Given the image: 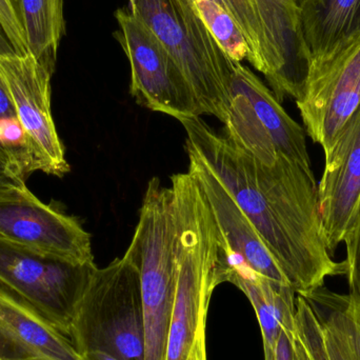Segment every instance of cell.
I'll use <instances>...</instances> for the list:
<instances>
[{"mask_svg": "<svg viewBox=\"0 0 360 360\" xmlns=\"http://www.w3.org/2000/svg\"><path fill=\"white\" fill-rule=\"evenodd\" d=\"M179 122L186 147L207 162L233 195L296 294L347 274L346 262H334L326 247L314 175L283 154L271 166L260 164L200 117Z\"/></svg>", "mask_w": 360, "mask_h": 360, "instance_id": "6da1fadb", "label": "cell"}, {"mask_svg": "<svg viewBox=\"0 0 360 360\" xmlns=\"http://www.w3.org/2000/svg\"><path fill=\"white\" fill-rule=\"evenodd\" d=\"M171 179L177 222L179 277L166 360H207V309L219 285V230L192 173H179Z\"/></svg>", "mask_w": 360, "mask_h": 360, "instance_id": "7a4b0ae2", "label": "cell"}, {"mask_svg": "<svg viewBox=\"0 0 360 360\" xmlns=\"http://www.w3.org/2000/svg\"><path fill=\"white\" fill-rule=\"evenodd\" d=\"M70 340L78 354L103 352L120 360H145L141 245L97 268L72 321Z\"/></svg>", "mask_w": 360, "mask_h": 360, "instance_id": "3957f363", "label": "cell"}, {"mask_svg": "<svg viewBox=\"0 0 360 360\" xmlns=\"http://www.w3.org/2000/svg\"><path fill=\"white\" fill-rule=\"evenodd\" d=\"M130 12L166 46L190 84L202 115L222 124L230 110L235 63L220 48L191 0H128Z\"/></svg>", "mask_w": 360, "mask_h": 360, "instance_id": "277c9868", "label": "cell"}, {"mask_svg": "<svg viewBox=\"0 0 360 360\" xmlns=\"http://www.w3.org/2000/svg\"><path fill=\"white\" fill-rule=\"evenodd\" d=\"M134 234L141 245L145 360H166L179 277L177 222L172 190L158 177L148 184Z\"/></svg>", "mask_w": 360, "mask_h": 360, "instance_id": "5b68a950", "label": "cell"}, {"mask_svg": "<svg viewBox=\"0 0 360 360\" xmlns=\"http://www.w3.org/2000/svg\"><path fill=\"white\" fill-rule=\"evenodd\" d=\"M97 270L0 237V287L69 338L78 306Z\"/></svg>", "mask_w": 360, "mask_h": 360, "instance_id": "8992f818", "label": "cell"}, {"mask_svg": "<svg viewBox=\"0 0 360 360\" xmlns=\"http://www.w3.org/2000/svg\"><path fill=\"white\" fill-rule=\"evenodd\" d=\"M224 136L243 153L271 166L279 153L314 175L306 131L295 122L249 68L235 63Z\"/></svg>", "mask_w": 360, "mask_h": 360, "instance_id": "52a82bcc", "label": "cell"}, {"mask_svg": "<svg viewBox=\"0 0 360 360\" xmlns=\"http://www.w3.org/2000/svg\"><path fill=\"white\" fill-rule=\"evenodd\" d=\"M115 17V37L130 63V91L136 103L179 122L200 117L194 92L166 46L129 11L118 8Z\"/></svg>", "mask_w": 360, "mask_h": 360, "instance_id": "ba28073f", "label": "cell"}, {"mask_svg": "<svg viewBox=\"0 0 360 360\" xmlns=\"http://www.w3.org/2000/svg\"><path fill=\"white\" fill-rule=\"evenodd\" d=\"M53 74L30 53L0 54V79L27 135L31 173L61 179L71 168L53 118Z\"/></svg>", "mask_w": 360, "mask_h": 360, "instance_id": "9c48e42d", "label": "cell"}, {"mask_svg": "<svg viewBox=\"0 0 360 360\" xmlns=\"http://www.w3.org/2000/svg\"><path fill=\"white\" fill-rule=\"evenodd\" d=\"M0 237L76 262H94L91 234L75 216L25 186L0 188Z\"/></svg>", "mask_w": 360, "mask_h": 360, "instance_id": "30bf717a", "label": "cell"}, {"mask_svg": "<svg viewBox=\"0 0 360 360\" xmlns=\"http://www.w3.org/2000/svg\"><path fill=\"white\" fill-rule=\"evenodd\" d=\"M266 44L264 75L279 103L304 96L309 58L300 25L302 0H253Z\"/></svg>", "mask_w": 360, "mask_h": 360, "instance_id": "8fae6325", "label": "cell"}, {"mask_svg": "<svg viewBox=\"0 0 360 360\" xmlns=\"http://www.w3.org/2000/svg\"><path fill=\"white\" fill-rule=\"evenodd\" d=\"M326 164L319 186V209L323 239L333 256L360 200V108L344 127Z\"/></svg>", "mask_w": 360, "mask_h": 360, "instance_id": "7c38bea8", "label": "cell"}, {"mask_svg": "<svg viewBox=\"0 0 360 360\" xmlns=\"http://www.w3.org/2000/svg\"><path fill=\"white\" fill-rule=\"evenodd\" d=\"M296 105L307 134L328 155L360 108V46L338 67L308 82Z\"/></svg>", "mask_w": 360, "mask_h": 360, "instance_id": "4fadbf2b", "label": "cell"}, {"mask_svg": "<svg viewBox=\"0 0 360 360\" xmlns=\"http://www.w3.org/2000/svg\"><path fill=\"white\" fill-rule=\"evenodd\" d=\"M300 25L309 58L308 84L360 46V0H304Z\"/></svg>", "mask_w": 360, "mask_h": 360, "instance_id": "5bb4252c", "label": "cell"}, {"mask_svg": "<svg viewBox=\"0 0 360 360\" xmlns=\"http://www.w3.org/2000/svg\"><path fill=\"white\" fill-rule=\"evenodd\" d=\"M186 151L190 160L188 172L192 173L203 191L222 241L255 272L276 283L291 285L255 226L219 177L196 151L188 147Z\"/></svg>", "mask_w": 360, "mask_h": 360, "instance_id": "9a60e30c", "label": "cell"}, {"mask_svg": "<svg viewBox=\"0 0 360 360\" xmlns=\"http://www.w3.org/2000/svg\"><path fill=\"white\" fill-rule=\"evenodd\" d=\"M218 283L236 285L249 298L259 321L264 350L274 352L281 330L294 334L296 292L255 272L243 257L219 238Z\"/></svg>", "mask_w": 360, "mask_h": 360, "instance_id": "2e32d148", "label": "cell"}, {"mask_svg": "<svg viewBox=\"0 0 360 360\" xmlns=\"http://www.w3.org/2000/svg\"><path fill=\"white\" fill-rule=\"evenodd\" d=\"M0 359L82 360L70 338L1 287Z\"/></svg>", "mask_w": 360, "mask_h": 360, "instance_id": "e0dca14e", "label": "cell"}, {"mask_svg": "<svg viewBox=\"0 0 360 360\" xmlns=\"http://www.w3.org/2000/svg\"><path fill=\"white\" fill-rule=\"evenodd\" d=\"M302 296L312 302L319 313L328 360H360L350 296L333 293L323 285Z\"/></svg>", "mask_w": 360, "mask_h": 360, "instance_id": "ac0fdd59", "label": "cell"}, {"mask_svg": "<svg viewBox=\"0 0 360 360\" xmlns=\"http://www.w3.org/2000/svg\"><path fill=\"white\" fill-rule=\"evenodd\" d=\"M65 0H19L27 53L55 71L65 34Z\"/></svg>", "mask_w": 360, "mask_h": 360, "instance_id": "d6986e66", "label": "cell"}, {"mask_svg": "<svg viewBox=\"0 0 360 360\" xmlns=\"http://www.w3.org/2000/svg\"><path fill=\"white\" fill-rule=\"evenodd\" d=\"M192 4L197 15L229 58L234 63L249 60V44L226 6L214 0H192Z\"/></svg>", "mask_w": 360, "mask_h": 360, "instance_id": "ffe728a7", "label": "cell"}, {"mask_svg": "<svg viewBox=\"0 0 360 360\" xmlns=\"http://www.w3.org/2000/svg\"><path fill=\"white\" fill-rule=\"evenodd\" d=\"M224 2L249 44L251 50L249 63L264 74L266 63V38L253 0H224Z\"/></svg>", "mask_w": 360, "mask_h": 360, "instance_id": "44dd1931", "label": "cell"}, {"mask_svg": "<svg viewBox=\"0 0 360 360\" xmlns=\"http://www.w3.org/2000/svg\"><path fill=\"white\" fill-rule=\"evenodd\" d=\"M344 243L347 247V276L350 297L360 300V200L347 229Z\"/></svg>", "mask_w": 360, "mask_h": 360, "instance_id": "7402d4cb", "label": "cell"}, {"mask_svg": "<svg viewBox=\"0 0 360 360\" xmlns=\"http://www.w3.org/2000/svg\"><path fill=\"white\" fill-rule=\"evenodd\" d=\"M0 27L17 54L27 53L22 20L11 0H0Z\"/></svg>", "mask_w": 360, "mask_h": 360, "instance_id": "603a6c76", "label": "cell"}, {"mask_svg": "<svg viewBox=\"0 0 360 360\" xmlns=\"http://www.w3.org/2000/svg\"><path fill=\"white\" fill-rule=\"evenodd\" d=\"M27 179L16 160L4 148L0 147V188L25 186Z\"/></svg>", "mask_w": 360, "mask_h": 360, "instance_id": "cb8c5ba5", "label": "cell"}, {"mask_svg": "<svg viewBox=\"0 0 360 360\" xmlns=\"http://www.w3.org/2000/svg\"><path fill=\"white\" fill-rule=\"evenodd\" d=\"M274 360H295L293 347V334L281 330L274 350Z\"/></svg>", "mask_w": 360, "mask_h": 360, "instance_id": "d4e9b609", "label": "cell"}, {"mask_svg": "<svg viewBox=\"0 0 360 360\" xmlns=\"http://www.w3.org/2000/svg\"><path fill=\"white\" fill-rule=\"evenodd\" d=\"M13 118L18 117L8 90L0 79V122L13 120Z\"/></svg>", "mask_w": 360, "mask_h": 360, "instance_id": "484cf974", "label": "cell"}, {"mask_svg": "<svg viewBox=\"0 0 360 360\" xmlns=\"http://www.w3.org/2000/svg\"><path fill=\"white\" fill-rule=\"evenodd\" d=\"M293 347L294 355H295V360H311L304 349V345L300 342V338H297L295 333L293 334Z\"/></svg>", "mask_w": 360, "mask_h": 360, "instance_id": "4316f807", "label": "cell"}, {"mask_svg": "<svg viewBox=\"0 0 360 360\" xmlns=\"http://www.w3.org/2000/svg\"><path fill=\"white\" fill-rule=\"evenodd\" d=\"M82 360H120L103 352H89L80 355Z\"/></svg>", "mask_w": 360, "mask_h": 360, "instance_id": "83f0119b", "label": "cell"}, {"mask_svg": "<svg viewBox=\"0 0 360 360\" xmlns=\"http://www.w3.org/2000/svg\"><path fill=\"white\" fill-rule=\"evenodd\" d=\"M350 296V295H349ZM351 298L352 302L353 315H354L355 325H356L357 335H359V342L360 347V300Z\"/></svg>", "mask_w": 360, "mask_h": 360, "instance_id": "f1b7e54d", "label": "cell"}, {"mask_svg": "<svg viewBox=\"0 0 360 360\" xmlns=\"http://www.w3.org/2000/svg\"><path fill=\"white\" fill-rule=\"evenodd\" d=\"M11 52H14V50H13L8 38L4 35V31H2L1 27H0V54Z\"/></svg>", "mask_w": 360, "mask_h": 360, "instance_id": "f546056e", "label": "cell"}, {"mask_svg": "<svg viewBox=\"0 0 360 360\" xmlns=\"http://www.w3.org/2000/svg\"><path fill=\"white\" fill-rule=\"evenodd\" d=\"M264 360H274V352L270 350H264Z\"/></svg>", "mask_w": 360, "mask_h": 360, "instance_id": "4dcf8cb0", "label": "cell"}, {"mask_svg": "<svg viewBox=\"0 0 360 360\" xmlns=\"http://www.w3.org/2000/svg\"><path fill=\"white\" fill-rule=\"evenodd\" d=\"M192 1V0H191ZM214 1L218 2V4H224V6H226V4H224V0H214Z\"/></svg>", "mask_w": 360, "mask_h": 360, "instance_id": "1f68e13d", "label": "cell"}, {"mask_svg": "<svg viewBox=\"0 0 360 360\" xmlns=\"http://www.w3.org/2000/svg\"><path fill=\"white\" fill-rule=\"evenodd\" d=\"M304 1V0H302V2Z\"/></svg>", "mask_w": 360, "mask_h": 360, "instance_id": "d6a6232c", "label": "cell"}, {"mask_svg": "<svg viewBox=\"0 0 360 360\" xmlns=\"http://www.w3.org/2000/svg\"><path fill=\"white\" fill-rule=\"evenodd\" d=\"M0 360H1V359H0Z\"/></svg>", "mask_w": 360, "mask_h": 360, "instance_id": "836d02e7", "label": "cell"}]
</instances>
